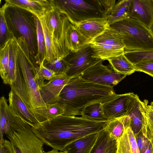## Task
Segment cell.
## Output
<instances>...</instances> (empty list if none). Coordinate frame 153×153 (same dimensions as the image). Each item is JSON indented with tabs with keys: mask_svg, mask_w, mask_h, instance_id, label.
I'll return each instance as SVG.
<instances>
[{
	"mask_svg": "<svg viewBox=\"0 0 153 153\" xmlns=\"http://www.w3.org/2000/svg\"><path fill=\"white\" fill-rule=\"evenodd\" d=\"M108 120L96 121L82 116L62 115L41 123L31 128L44 144L63 151L71 142L104 129Z\"/></svg>",
	"mask_w": 153,
	"mask_h": 153,
	"instance_id": "cell-1",
	"label": "cell"
},
{
	"mask_svg": "<svg viewBox=\"0 0 153 153\" xmlns=\"http://www.w3.org/2000/svg\"><path fill=\"white\" fill-rule=\"evenodd\" d=\"M118 95L113 87L94 83L78 76L70 79L62 90L57 102L64 109L63 115L81 116L88 106L104 104Z\"/></svg>",
	"mask_w": 153,
	"mask_h": 153,
	"instance_id": "cell-2",
	"label": "cell"
},
{
	"mask_svg": "<svg viewBox=\"0 0 153 153\" xmlns=\"http://www.w3.org/2000/svg\"><path fill=\"white\" fill-rule=\"evenodd\" d=\"M54 5L75 26L82 22L107 18L115 0H53Z\"/></svg>",
	"mask_w": 153,
	"mask_h": 153,
	"instance_id": "cell-3",
	"label": "cell"
},
{
	"mask_svg": "<svg viewBox=\"0 0 153 153\" xmlns=\"http://www.w3.org/2000/svg\"><path fill=\"white\" fill-rule=\"evenodd\" d=\"M4 4L5 17L10 31L17 39L21 36L25 39L30 55L35 60L37 45L34 15L23 9Z\"/></svg>",
	"mask_w": 153,
	"mask_h": 153,
	"instance_id": "cell-4",
	"label": "cell"
},
{
	"mask_svg": "<svg viewBox=\"0 0 153 153\" xmlns=\"http://www.w3.org/2000/svg\"><path fill=\"white\" fill-rule=\"evenodd\" d=\"M109 26L121 36L124 52L153 50V36L149 29L139 22L126 18Z\"/></svg>",
	"mask_w": 153,
	"mask_h": 153,
	"instance_id": "cell-5",
	"label": "cell"
},
{
	"mask_svg": "<svg viewBox=\"0 0 153 153\" xmlns=\"http://www.w3.org/2000/svg\"><path fill=\"white\" fill-rule=\"evenodd\" d=\"M52 0V7L45 14L46 22L58 59H63L70 51L66 46L65 38L69 20L54 5Z\"/></svg>",
	"mask_w": 153,
	"mask_h": 153,
	"instance_id": "cell-6",
	"label": "cell"
},
{
	"mask_svg": "<svg viewBox=\"0 0 153 153\" xmlns=\"http://www.w3.org/2000/svg\"><path fill=\"white\" fill-rule=\"evenodd\" d=\"M14 153H45L44 144L33 132L31 127L25 123L16 131L7 136Z\"/></svg>",
	"mask_w": 153,
	"mask_h": 153,
	"instance_id": "cell-7",
	"label": "cell"
},
{
	"mask_svg": "<svg viewBox=\"0 0 153 153\" xmlns=\"http://www.w3.org/2000/svg\"><path fill=\"white\" fill-rule=\"evenodd\" d=\"M93 55V50L90 44L76 51H70L64 58L69 65L67 76L71 79L80 76L86 70L102 60L94 57Z\"/></svg>",
	"mask_w": 153,
	"mask_h": 153,
	"instance_id": "cell-8",
	"label": "cell"
},
{
	"mask_svg": "<svg viewBox=\"0 0 153 153\" xmlns=\"http://www.w3.org/2000/svg\"><path fill=\"white\" fill-rule=\"evenodd\" d=\"M18 44L19 67L33 108L46 107V104L41 97L39 85L35 78L33 70L27 61L22 49L18 43Z\"/></svg>",
	"mask_w": 153,
	"mask_h": 153,
	"instance_id": "cell-9",
	"label": "cell"
},
{
	"mask_svg": "<svg viewBox=\"0 0 153 153\" xmlns=\"http://www.w3.org/2000/svg\"><path fill=\"white\" fill-rule=\"evenodd\" d=\"M102 62L101 60L86 70L80 77L89 82L113 87L127 76L109 69L102 64Z\"/></svg>",
	"mask_w": 153,
	"mask_h": 153,
	"instance_id": "cell-10",
	"label": "cell"
},
{
	"mask_svg": "<svg viewBox=\"0 0 153 153\" xmlns=\"http://www.w3.org/2000/svg\"><path fill=\"white\" fill-rule=\"evenodd\" d=\"M138 96L133 93L118 94L114 99L102 105L107 120L127 115L133 107Z\"/></svg>",
	"mask_w": 153,
	"mask_h": 153,
	"instance_id": "cell-11",
	"label": "cell"
},
{
	"mask_svg": "<svg viewBox=\"0 0 153 153\" xmlns=\"http://www.w3.org/2000/svg\"><path fill=\"white\" fill-rule=\"evenodd\" d=\"M26 123L11 111L7 100L4 96L0 99V142L7 136L22 128Z\"/></svg>",
	"mask_w": 153,
	"mask_h": 153,
	"instance_id": "cell-12",
	"label": "cell"
},
{
	"mask_svg": "<svg viewBox=\"0 0 153 153\" xmlns=\"http://www.w3.org/2000/svg\"><path fill=\"white\" fill-rule=\"evenodd\" d=\"M71 79L66 74L56 75L47 83L39 87L41 97L46 105L58 102L62 90Z\"/></svg>",
	"mask_w": 153,
	"mask_h": 153,
	"instance_id": "cell-13",
	"label": "cell"
},
{
	"mask_svg": "<svg viewBox=\"0 0 153 153\" xmlns=\"http://www.w3.org/2000/svg\"><path fill=\"white\" fill-rule=\"evenodd\" d=\"M149 29L153 20V0H131L128 17Z\"/></svg>",
	"mask_w": 153,
	"mask_h": 153,
	"instance_id": "cell-14",
	"label": "cell"
},
{
	"mask_svg": "<svg viewBox=\"0 0 153 153\" xmlns=\"http://www.w3.org/2000/svg\"><path fill=\"white\" fill-rule=\"evenodd\" d=\"M9 105L12 112L32 127H36L40 123L32 110L29 108L21 98L11 89L8 94Z\"/></svg>",
	"mask_w": 153,
	"mask_h": 153,
	"instance_id": "cell-15",
	"label": "cell"
},
{
	"mask_svg": "<svg viewBox=\"0 0 153 153\" xmlns=\"http://www.w3.org/2000/svg\"><path fill=\"white\" fill-rule=\"evenodd\" d=\"M5 4L25 10L38 18L42 16L52 7V0H6Z\"/></svg>",
	"mask_w": 153,
	"mask_h": 153,
	"instance_id": "cell-16",
	"label": "cell"
},
{
	"mask_svg": "<svg viewBox=\"0 0 153 153\" xmlns=\"http://www.w3.org/2000/svg\"><path fill=\"white\" fill-rule=\"evenodd\" d=\"M107 19V18L88 20L81 22L75 26L88 43L89 44L109 26Z\"/></svg>",
	"mask_w": 153,
	"mask_h": 153,
	"instance_id": "cell-17",
	"label": "cell"
},
{
	"mask_svg": "<svg viewBox=\"0 0 153 153\" xmlns=\"http://www.w3.org/2000/svg\"><path fill=\"white\" fill-rule=\"evenodd\" d=\"M9 56L8 73L5 84L12 85L17 78V71L19 67L18 58L19 46L17 39L14 36L9 39Z\"/></svg>",
	"mask_w": 153,
	"mask_h": 153,
	"instance_id": "cell-18",
	"label": "cell"
},
{
	"mask_svg": "<svg viewBox=\"0 0 153 153\" xmlns=\"http://www.w3.org/2000/svg\"><path fill=\"white\" fill-rule=\"evenodd\" d=\"M117 140L111 137L105 129L99 132L89 153H117Z\"/></svg>",
	"mask_w": 153,
	"mask_h": 153,
	"instance_id": "cell-19",
	"label": "cell"
},
{
	"mask_svg": "<svg viewBox=\"0 0 153 153\" xmlns=\"http://www.w3.org/2000/svg\"><path fill=\"white\" fill-rule=\"evenodd\" d=\"M98 133L91 134L76 140L68 145L63 152L64 153H89Z\"/></svg>",
	"mask_w": 153,
	"mask_h": 153,
	"instance_id": "cell-20",
	"label": "cell"
},
{
	"mask_svg": "<svg viewBox=\"0 0 153 153\" xmlns=\"http://www.w3.org/2000/svg\"><path fill=\"white\" fill-rule=\"evenodd\" d=\"M65 38L66 46L70 51H76L88 44L75 26L69 21L66 30Z\"/></svg>",
	"mask_w": 153,
	"mask_h": 153,
	"instance_id": "cell-21",
	"label": "cell"
},
{
	"mask_svg": "<svg viewBox=\"0 0 153 153\" xmlns=\"http://www.w3.org/2000/svg\"><path fill=\"white\" fill-rule=\"evenodd\" d=\"M117 142V152L140 153L134 135L130 126L125 129L123 135Z\"/></svg>",
	"mask_w": 153,
	"mask_h": 153,
	"instance_id": "cell-22",
	"label": "cell"
},
{
	"mask_svg": "<svg viewBox=\"0 0 153 153\" xmlns=\"http://www.w3.org/2000/svg\"><path fill=\"white\" fill-rule=\"evenodd\" d=\"M36 117L40 123L47 120L63 115L65 110L62 105L56 102L47 104L46 107H40L33 109Z\"/></svg>",
	"mask_w": 153,
	"mask_h": 153,
	"instance_id": "cell-23",
	"label": "cell"
},
{
	"mask_svg": "<svg viewBox=\"0 0 153 153\" xmlns=\"http://www.w3.org/2000/svg\"><path fill=\"white\" fill-rule=\"evenodd\" d=\"M90 43L108 45L124 49L125 45L120 35L109 26L101 34Z\"/></svg>",
	"mask_w": 153,
	"mask_h": 153,
	"instance_id": "cell-24",
	"label": "cell"
},
{
	"mask_svg": "<svg viewBox=\"0 0 153 153\" xmlns=\"http://www.w3.org/2000/svg\"><path fill=\"white\" fill-rule=\"evenodd\" d=\"M141 102L138 97L133 107L127 115L130 117V127L134 134L139 133L142 130L145 123L144 112Z\"/></svg>",
	"mask_w": 153,
	"mask_h": 153,
	"instance_id": "cell-25",
	"label": "cell"
},
{
	"mask_svg": "<svg viewBox=\"0 0 153 153\" xmlns=\"http://www.w3.org/2000/svg\"><path fill=\"white\" fill-rule=\"evenodd\" d=\"M94 52L93 56L102 60L116 56L124 53V49L111 45L89 43Z\"/></svg>",
	"mask_w": 153,
	"mask_h": 153,
	"instance_id": "cell-26",
	"label": "cell"
},
{
	"mask_svg": "<svg viewBox=\"0 0 153 153\" xmlns=\"http://www.w3.org/2000/svg\"><path fill=\"white\" fill-rule=\"evenodd\" d=\"M124 53L107 60L114 71L129 75L136 71V69L134 65L128 59Z\"/></svg>",
	"mask_w": 153,
	"mask_h": 153,
	"instance_id": "cell-27",
	"label": "cell"
},
{
	"mask_svg": "<svg viewBox=\"0 0 153 153\" xmlns=\"http://www.w3.org/2000/svg\"><path fill=\"white\" fill-rule=\"evenodd\" d=\"M131 0H122L115 3L107 19L108 25H110L127 18Z\"/></svg>",
	"mask_w": 153,
	"mask_h": 153,
	"instance_id": "cell-28",
	"label": "cell"
},
{
	"mask_svg": "<svg viewBox=\"0 0 153 153\" xmlns=\"http://www.w3.org/2000/svg\"><path fill=\"white\" fill-rule=\"evenodd\" d=\"M145 119L142 131L143 135L147 138L151 144L153 153V110L148 105V101L145 100L141 102Z\"/></svg>",
	"mask_w": 153,
	"mask_h": 153,
	"instance_id": "cell-29",
	"label": "cell"
},
{
	"mask_svg": "<svg viewBox=\"0 0 153 153\" xmlns=\"http://www.w3.org/2000/svg\"><path fill=\"white\" fill-rule=\"evenodd\" d=\"M34 18L36 27L37 53L35 60L39 65L46 60V51L44 33L39 19L35 16Z\"/></svg>",
	"mask_w": 153,
	"mask_h": 153,
	"instance_id": "cell-30",
	"label": "cell"
},
{
	"mask_svg": "<svg viewBox=\"0 0 153 153\" xmlns=\"http://www.w3.org/2000/svg\"><path fill=\"white\" fill-rule=\"evenodd\" d=\"M45 14L37 18L40 22L44 35L46 51L45 60L49 62L54 59H58V57L55 48L46 24Z\"/></svg>",
	"mask_w": 153,
	"mask_h": 153,
	"instance_id": "cell-31",
	"label": "cell"
},
{
	"mask_svg": "<svg viewBox=\"0 0 153 153\" xmlns=\"http://www.w3.org/2000/svg\"><path fill=\"white\" fill-rule=\"evenodd\" d=\"M124 117L109 120L104 129L111 137L117 140L122 136L125 131Z\"/></svg>",
	"mask_w": 153,
	"mask_h": 153,
	"instance_id": "cell-32",
	"label": "cell"
},
{
	"mask_svg": "<svg viewBox=\"0 0 153 153\" xmlns=\"http://www.w3.org/2000/svg\"><path fill=\"white\" fill-rule=\"evenodd\" d=\"M102 105L101 103H96L88 106L84 110L81 116L94 120H108L105 116Z\"/></svg>",
	"mask_w": 153,
	"mask_h": 153,
	"instance_id": "cell-33",
	"label": "cell"
},
{
	"mask_svg": "<svg viewBox=\"0 0 153 153\" xmlns=\"http://www.w3.org/2000/svg\"><path fill=\"white\" fill-rule=\"evenodd\" d=\"M5 5L4 4L0 9V48L13 36L10 31L5 15Z\"/></svg>",
	"mask_w": 153,
	"mask_h": 153,
	"instance_id": "cell-34",
	"label": "cell"
},
{
	"mask_svg": "<svg viewBox=\"0 0 153 153\" xmlns=\"http://www.w3.org/2000/svg\"><path fill=\"white\" fill-rule=\"evenodd\" d=\"M9 41V39L0 48V74L3 82L6 79L8 73Z\"/></svg>",
	"mask_w": 153,
	"mask_h": 153,
	"instance_id": "cell-35",
	"label": "cell"
},
{
	"mask_svg": "<svg viewBox=\"0 0 153 153\" xmlns=\"http://www.w3.org/2000/svg\"><path fill=\"white\" fill-rule=\"evenodd\" d=\"M43 65L45 67L56 73V75L66 74L69 69V65L63 59H54L48 62L45 60Z\"/></svg>",
	"mask_w": 153,
	"mask_h": 153,
	"instance_id": "cell-36",
	"label": "cell"
},
{
	"mask_svg": "<svg viewBox=\"0 0 153 153\" xmlns=\"http://www.w3.org/2000/svg\"><path fill=\"white\" fill-rule=\"evenodd\" d=\"M42 63L35 71V78L38 82L39 86L45 84L44 80H50L56 76L55 73L44 66Z\"/></svg>",
	"mask_w": 153,
	"mask_h": 153,
	"instance_id": "cell-37",
	"label": "cell"
},
{
	"mask_svg": "<svg viewBox=\"0 0 153 153\" xmlns=\"http://www.w3.org/2000/svg\"><path fill=\"white\" fill-rule=\"evenodd\" d=\"M124 53L128 59L134 64L143 59L153 60V50L124 52Z\"/></svg>",
	"mask_w": 153,
	"mask_h": 153,
	"instance_id": "cell-38",
	"label": "cell"
},
{
	"mask_svg": "<svg viewBox=\"0 0 153 153\" xmlns=\"http://www.w3.org/2000/svg\"><path fill=\"white\" fill-rule=\"evenodd\" d=\"M136 71L144 72L153 77V60L145 59L134 64Z\"/></svg>",
	"mask_w": 153,
	"mask_h": 153,
	"instance_id": "cell-39",
	"label": "cell"
},
{
	"mask_svg": "<svg viewBox=\"0 0 153 153\" xmlns=\"http://www.w3.org/2000/svg\"><path fill=\"white\" fill-rule=\"evenodd\" d=\"M134 135L140 153H144L149 145V140L143 135L142 130Z\"/></svg>",
	"mask_w": 153,
	"mask_h": 153,
	"instance_id": "cell-40",
	"label": "cell"
},
{
	"mask_svg": "<svg viewBox=\"0 0 153 153\" xmlns=\"http://www.w3.org/2000/svg\"><path fill=\"white\" fill-rule=\"evenodd\" d=\"M0 153H14L11 142L6 139L0 142Z\"/></svg>",
	"mask_w": 153,
	"mask_h": 153,
	"instance_id": "cell-41",
	"label": "cell"
},
{
	"mask_svg": "<svg viewBox=\"0 0 153 153\" xmlns=\"http://www.w3.org/2000/svg\"><path fill=\"white\" fill-rule=\"evenodd\" d=\"M152 148L151 144L150 143L147 149L145 150L144 153H152Z\"/></svg>",
	"mask_w": 153,
	"mask_h": 153,
	"instance_id": "cell-42",
	"label": "cell"
},
{
	"mask_svg": "<svg viewBox=\"0 0 153 153\" xmlns=\"http://www.w3.org/2000/svg\"><path fill=\"white\" fill-rule=\"evenodd\" d=\"M45 153H64L63 151L59 152L58 150L55 149H53L51 151H49Z\"/></svg>",
	"mask_w": 153,
	"mask_h": 153,
	"instance_id": "cell-43",
	"label": "cell"
},
{
	"mask_svg": "<svg viewBox=\"0 0 153 153\" xmlns=\"http://www.w3.org/2000/svg\"><path fill=\"white\" fill-rule=\"evenodd\" d=\"M149 29L153 36V20L149 27Z\"/></svg>",
	"mask_w": 153,
	"mask_h": 153,
	"instance_id": "cell-44",
	"label": "cell"
},
{
	"mask_svg": "<svg viewBox=\"0 0 153 153\" xmlns=\"http://www.w3.org/2000/svg\"><path fill=\"white\" fill-rule=\"evenodd\" d=\"M150 105L151 106H152L153 107V102H152L150 103Z\"/></svg>",
	"mask_w": 153,
	"mask_h": 153,
	"instance_id": "cell-45",
	"label": "cell"
},
{
	"mask_svg": "<svg viewBox=\"0 0 153 153\" xmlns=\"http://www.w3.org/2000/svg\"><path fill=\"white\" fill-rule=\"evenodd\" d=\"M149 106H150V107H151V108L153 110V107L152 106H151L150 105H149Z\"/></svg>",
	"mask_w": 153,
	"mask_h": 153,
	"instance_id": "cell-46",
	"label": "cell"
},
{
	"mask_svg": "<svg viewBox=\"0 0 153 153\" xmlns=\"http://www.w3.org/2000/svg\"><path fill=\"white\" fill-rule=\"evenodd\" d=\"M117 153H118V152H117Z\"/></svg>",
	"mask_w": 153,
	"mask_h": 153,
	"instance_id": "cell-47",
	"label": "cell"
}]
</instances>
